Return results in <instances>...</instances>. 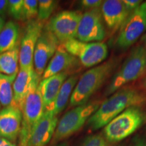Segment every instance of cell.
<instances>
[{
	"instance_id": "28",
	"label": "cell",
	"mask_w": 146,
	"mask_h": 146,
	"mask_svg": "<svg viewBox=\"0 0 146 146\" xmlns=\"http://www.w3.org/2000/svg\"><path fill=\"white\" fill-rule=\"evenodd\" d=\"M126 8L131 12L137 9L142 3L140 0H122Z\"/></svg>"
},
{
	"instance_id": "18",
	"label": "cell",
	"mask_w": 146,
	"mask_h": 146,
	"mask_svg": "<svg viewBox=\"0 0 146 146\" xmlns=\"http://www.w3.org/2000/svg\"><path fill=\"white\" fill-rule=\"evenodd\" d=\"M68 78V73L63 72L41 80L39 90L44 104L45 110L53 103L63 83Z\"/></svg>"
},
{
	"instance_id": "6",
	"label": "cell",
	"mask_w": 146,
	"mask_h": 146,
	"mask_svg": "<svg viewBox=\"0 0 146 146\" xmlns=\"http://www.w3.org/2000/svg\"><path fill=\"white\" fill-rule=\"evenodd\" d=\"M100 104V101L88 102L66 113L58 121L53 137V143L63 141L79 131L96 112Z\"/></svg>"
},
{
	"instance_id": "10",
	"label": "cell",
	"mask_w": 146,
	"mask_h": 146,
	"mask_svg": "<svg viewBox=\"0 0 146 146\" xmlns=\"http://www.w3.org/2000/svg\"><path fill=\"white\" fill-rule=\"evenodd\" d=\"M100 8L87 10L82 14L76 39L83 42H101L106 36V30Z\"/></svg>"
},
{
	"instance_id": "34",
	"label": "cell",
	"mask_w": 146,
	"mask_h": 146,
	"mask_svg": "<svg viewBox=\"0 0 146 146\" xmlns=\"http://www.w3.org/2000/svg\"><path fill=\"white\" fill-rule=\"evenodd\" d=\"M54 146H69V143L67 141L60 142L59 143L56 144Z\"/></svg>"
},
{
	"instance_id": "24",
	"label": "cell",
	"mask_w": 146,
	"mask_h": 146,
	"mask_svg": "<svg viewBox=\"0 0 146 146\" xmlns=\"http://www.w3.org/2000/svg\"><path fill=\"white\" fill-rule=\"evenodd\" d=\"M79 146H121L117 143H112L104 137L103 134H94L84 139Z\"/></svg>"
},
{
	"instance_id": "8",
	"label": "cell",
	"mask_w": 146,
	"mask_h": 146,
	"mask_svg": "<svg viewBox=\"0 0 146 146\" xmlns=\"http://www.w3.org/2000/svg\"><path fill=\"white\" fill-rule=\"evenodd\" d=\"M146 32V2L131 12L120 28L116 45L122 49L131 46Z\"/></svg>"
},
{
	"instance_id": "11",
	"label": "cell",
	"mask_w": 146,
	"mask_h": 146,
	"mask_svg": "<svg viewBox=\"0 0 146 146\" xmlns=\"http://www.w3.org/2000/svg\"><path fill=\"white\" fill-rule=\"evenodd\" d=\"M43 21L33 20L27 25L20 44V68H34L33 56L35 47L43 31Z\"/></svg>"
},
{
	"instance_id": "2",
	"label": "cell",
	"mask_w": 146,
	"mask_h": 146,
	"mask_svg": "<svg viewBox=\"0 0 146 146\" xmlns=\"http://www.w3.org/2000/svg\"><path fill=\"white\" fill-rule=\"evenodd\" d=\"M116 64L114 60H110L93 67L82 74L71 95V106L76 107L87 103L91 97L106 81Z\"/></svg>"
},
{
	"instance_id": "5",
	"label": "cell",
	"mask_w": 146,
	"mask_h": 146,
	"mask_svg": "<svg viewBox=\"0 0 146 146\" xmlns=\"http://www.w3.org/2000/svg\"><path fill=\"white\" fill-rule=\"evenodd\" d=\"M146 73V50L138 45L131 50L123 65L111 80L105 96L114 94L127 84L135 81Z\"/></svg>"
},
{
	"instance_id": "29",
	"label": "cell",
	"mask_w": 146,
	"mask_h": 146,
	"mask_svg": "<svg viewBox=\"0 0 146 146\" xmlns=\"http://www.w3.org/2000/svg\"><path fill=\"white\" fill-rule=\"evenodd\" d=\"M129 146H146V135L135 136Z\"/></svg>"
},
{
	"instance_id": "23",
	"label": "cell",
	"mask_w": 146,
	"mask_h": 146,
	"mask_svg": "<svg viewBox=\"0 0 146 146\" xmlns=\"http://www.w3.org/2000/svg\"><path fill=\"white\" fill-rule=\"evenodd\" d=\"M58 1L53 0H39L38 1V18L39 21L47 20L52 15Z\"/></svg>"
},
{
	"instance_id": "4",
	"label": "cell",
	"mask_w": 146,
	"mask_h": 146,
	"mask_svg": "<svg viewBox=\"0 0 146 146\" xmlns=\"http://www.w3.org/2000/svg\"><path fill=\"white\" fill-rule=\"evenodd\" d=\"M146 114L139 106L126 109L104 127L103 135L109 142L118 143L143 126Z\"/></svg>"
},
{
	"instance_id": "35",
	"label": "cell",
	"mask_w": 146,
	"mask_h": 146,
	"mask_svg": "<svg viewBox=\"0 0 146 146\" xmlns=\"http://www.w3.org/2000/svg\"><path fill=\"white\" fill-rule=\"evenodd\" d=\"M142 84H143V87H144V89H145L146 90V77H145V78L143 79V83H142Z\"/></svg>"
},
{
	"instance_id": "22",
	"label": "cell",
	"mask_w": 146,
	"mask_h": 146,
	"mask_svg": "<svg viewBox=\"0 0 146 146\" xmlns=\"http://www.w3.org/2000/svg\"><path fill=\"white\" fill-rule=\"evenodd\" d=\"M17 74L5 75L0 74V104L3 108L12 105L13 102V85Z\"/></svg>"
},
{
	"instance_id": "12",
	"label": "cell",
	"mask_w": 146,
	"mask_h": 146,
	"mask_svg": "<svg viewBox=\"0 0 146 146\" xmlns=\"http://www.w3.org/2000/svg\"><path fill=\"white\" fill-rule=\"evenodd\" d=\"M59 45V41L52 33L45 29L42 31L36 43L33 56L34 69L38 75H43L47 62L54 56Z\"/></svg>"
},
{
	"instance_id": "13",
	"label": "cell",
	"mask_w": 146,
	"mask_h": 146,
	"mask_svg": "<svg viewBox=\"0 0 146 146\" xmlns=\"http://www.w3.org/2000/svg\"><path fill=\"white\" fill-rule=\"evenodd\" d=\"M22 120L19 108L10 105L0 110V136L15 143L21 133Z\"/></svg>"
},
{
	"instance_id": "26",
	"label": "cell",
	"mask_w": 146,
	"mask_h": 146,
	"mask_svg": "<svg viewBox=\"0 0 146 146\" xmlns=\"http://www.w3.org/2000/svg\"><path fill=\"white\" fill-rule=\"evenodd\" d=\"M38 16V1L24 0V18L25 20L33 21Z\"/></svg>"
},
{
	"instance_id": "16",
	"label": "cell",
	"mask_w": 146,
	"mask_h": 146,
	"mask_svg": "<svg viewBox=\"0 0 146 146\" xmlns=\"http://www.w3.org/2000/svg\"><path fill=\"white\" fill-rule=\"evenodd\" d=\"M78 62L79 61L77 58L67 52L63 45L60 44L54 56L47 65L41 78L44 79L55 74L66 72L68 69L76 66Z\"/></svg>"
},
{
	"instance_id": "33",
	"label": "cell",
	"mask_w": 146,
	"mask_h": 146,
	"mask_svg": "<svg viewBox=\"0 0 146 146\" xmlns=\"http://www.w3.org/2000/svg\"><path fill=\"white\" fill-rule=\"evenodd\" d=\"M141 41L142 43H143V45H142V46H143L144 47V49L146 50V33L143 35V36H142Z\"/></svg>"
},
{
	"instance_id": "27",
	"label": "cell",
	"mask_w": 146,
	"mask_h": 146,
	"mask_svg": "<svg viewBox=\"0 0 146 146\" xmlns=\"http://www.w3.org/2000/svg\"><path fill=\"white\" fill-rule=\"evenodd\" d=\"M104 1L102 0H82L81 4L84 8L90 10L93 9L100 8Z\"/></svg>"
},
{
	"instance_id": "17",
	"label": "cell",
	"mask_w": 146,
	"mask_h": 146,
	"mask_svg": "<svg viewBox=\"0 0 146 146\" xmlns=\"http://www.w3.org/2000/svg\"><path fill=\"white\" fill-rule=\"evenodd\" d=\"M35 73L34 68H20L13 85V102L12 106L23 109L25 100L30 90Z\"/></svg>"
},
{
	"instance_id": "7",
	"label": "cell",
	"mask_w": 146,
	"mask_h": 146,
	"mask_svg": "<svg viewBox=\"0 0 146 146\" xmlns=\"http://www.w3.org/2000/svg\"><path fill=\"white\" fill-rule=\"evenodd\" d=\"M62 45L87 68L96 66L108 55V46L103 42H83L74 39Z\"/></svg>"
},
{
	"instance_id": "3",
	"label": "cell",
	"mask_w": 146,
	"mask_h": 146,
	"mask_svg": "<svg viewBox=\"0 0 146 146\" xmlns=\"http://www.w3.org/2000/svg\"><path fill=\"white\" fill-rule=\"evenodd\" d=\"M41 76L35 72L33 81L25 100L22 114L21 130L18 137V146H27L33 129L41 119L45 110L43 99L39 90Z\"/></svg>"
},
{
	"instance_id": "36",
	"label": "cell",
	"mask_w": 146,
	"mask_h": 146,
	"mask_svg": "<svg viewBox=\"0 0 146 146\" xmlns=\"http://www.w3.org/2000/svg\"><path fill=\"white\" fill-rule=\"evenodd\" d=\"M1 104H0V109H1Z\"/></svg>"
},
{
	"instance_id": "1",
	"label": "cell",
	"mask_w": 146,
	"mask_h": 146,
	"mask_svg": "<svg viewBox=\"0 0 146 146\" xmlns=\"http://www.w3.org/2000/svg\"><path fill=\"white\" fill-rule=\"evenodd\" d=\"M146 101V96L132 87H123L102 102L96 112L89 118L87 125L91 131L104 127L126 109L139 106Z\"/></svg>"
},
{
	"instance_id": "9",
	"label": "cell",
	"mask_w": 146,
	"mask_h": 146,
	"mask_svg": "<svg viewBox=\"0 0 146 146\" xmlns=\"http://www.w3.org/2000/svg\"><path fill=\"white\" fill-rule=\"evenodd\" d=\"M81 16L78 11H62L50 18L45 29L56 36L60 44H64L76 39Z\"/></svg>"
},
{
	"instance_id": "14",
	"label": "cell",
	"mask_w": 146,
	"mask_h": 146,
	"mask_svg": "<svg viewBox=\"0 0 146 146\" xmlns=\"http://www.w3.org/2000/svg\"><path fill=\"white\" fill-rule=\"evenodd\" d=\"M58 123L57 116L45 112L33 129L27 146H46L53 139Z\"/></svg>"
},
{
	"instance_id": "31",
	"label": "cell",
	"mask_w": 146,
	"mask_h": 146,
	"mask_svg": "<svg viewBox=\"0 0 146 146\" xmlns=\"http://www.w3.org/2000/svg\"><path fill=\"white\" fill-rule=\"evenodd\" d=\"M0 146H16V144L0 136Z\"/></svg>"
},
{
	"instance_id": "32",
	"label": "cell",
	"mask_w": 146,
	"mask_h": 146,
	"mask_svg": "<svg viewBox=\"0 0 146 146\" xmlns=\"http://www.w3.org/2000/svg\"><path fill=\"white\" fill-rule=\"evenodd\" d=\"M5 24V21H4V18L0 16V32H1V31L2 30L3 27H4Z\"/></svg>"
},
{
	"instance_id": "21",
	"label": "cell",
	"mask_w": 146,
	"mask_h": 146,
	"mask_svg": "<svg viewBox=\"0 0 146 146\" xmlns=\"http://www.w3.org/2000/svg\"><path fill=\"white\" fill-rule=\"evenodd\" d=\"M20 44L19 41L14 49L0 54V74L9 76L18 74Z\"/></svg>"
},
{
	"instance_id": "25",
	"label": "cell",
	"mask_w": 146,
	"mask_h": 146,
	"mask_svg": "<svg viewBox=\"0 0 146 146\" xmlns=\"http://www.w3.org/2000/svg\"><path fill=\"white\" fill-rule=\"evenodd\" d=\"M8 1L9 14L17 21H24V0Z\"/></svg>"
},
{
	"instance_id": "19",
	"label": "cell",
	"mask_w": 146,
	"mask_h": 146,
	"mask_svg": "<svg viewBox=\"0 0 146 146\" xmlns=\"http://www.w3.org/2000/svg\"><path fill=\"white\" fill-rule=\"evenodd\" d=\"M78 75L74 74L67 78L60 88L56 99L53 103L45 110L53 116H57L64 109L70 99L71 95L78 81Z\"/></svg>"
},
{
	"instance_id": "20",
	"label": "cell",
	"mask_w": 146,
	"mask_h": 146,
	"mask_svg": "<svg viewBox=\"0 0 146 146\" xmlns=\"http://www.w3.org/2000/svg\"><path fill=\"white\" fill-rule=\"evenodd\" d=\"M19 27L14 21L7 22L0 32V54L11 50L19 42Z\"/></svg>"
},
{
	"instance_id": "15",
	"label": "cell",
	"mask_w": 146,
	"mask_h": 146,
	"mask_svg": "<svg viewBox=\"0 0 146 146\" xmlns=\"http://www.w3.org/2000/svg\"><path fill=\"white\" fill-rule=\"evenodd\" d=\"M100 10L103 21L113 31H116L121 27L131 13L120 0L104 1Z\"/></svg>"
},
{
	"instance_id": "30",
	"label": "cell",
	"mask_w": 146,
	"mask_h": 146,
	"mask_svg": "<svg viewBox=\"0 0 146 146\" xmlns=\"http://www.w3.org/2000/svg\"><path fill=\"white\" fill-rule=\"evenodd\" d=\"M8 12V0H0V16L4 18Z\"/></svg>"
}]
</instances>
